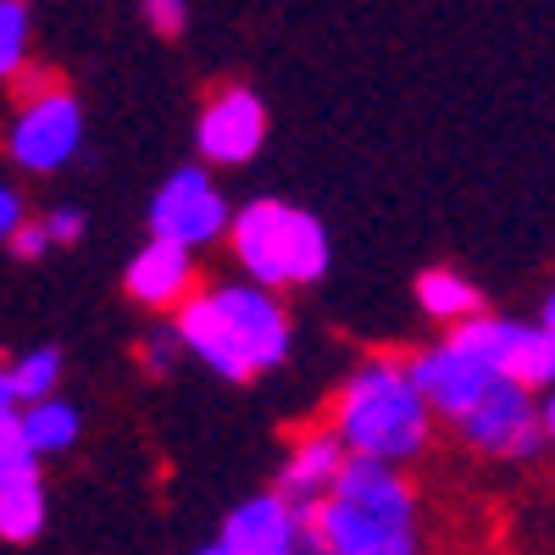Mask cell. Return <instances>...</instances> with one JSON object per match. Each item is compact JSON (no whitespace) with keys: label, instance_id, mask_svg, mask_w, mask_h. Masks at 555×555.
<instances>
[{"label":"cell","instance_id":"obj_20","mask_svg":"<svg viewBox=\"0 0 555 555\" xmlns=\"http://www.w3.org/2000/svg\"><path fill=\"white\" fill-rule=\"evenodd\" d=\"M178 334L172 328H156V334H145V366H151V373H167V366L178 361Z\"/></svg>","mask_w":555,"mask_h":555},{"label":"cell","instance_id":"obj_1","mask_svg":"<svg viewBox=\"0 0 555 555\" xmlns=\"http://www.w3.org/2000/svg\"><path fill=\"white\" fill-rule=\"evenodd\" d=\"M300 550L322 555H416V500L378 461H350L317 505H295Z\"/></svg>","mask_w":555,"mask_h":555},{"label":"cell","instance_id":"obj_25","mask_svg":"<svg viewBox=\"0 0 555 555\" xmlns=\"http://www.w3.org/2000/svg\"><path fill=\"white\" fill-rule=\"evenodd\" d=\"M195 555H228V550H222V544H206V550H195Z\"/></svg>","mask_w":555,"mask_h":555},{"label":"cell","instance_id":"obj_15","mask_svg":"<svg viewBox=\"0 0 555 555\" xmlns=\"http://www.w3.org/2000/svg\"><path fill=\"white\" fill-rule=\"evenodd\" d=\"M39 528H44V489H39V473H23V478H12V483H0V539L28 544Z\"/></svg>","mask_w":555,"mask_h":555},{"label":"cell","instance_id":"obj_8","mask_svg":"<svg viewBox=\"0 0 555 555\" xmlns=\"http://www.w3.org/2000/svg\"><path fill=\"white\" fill-rule=\"evenodd\" d=\"M400 373H405V384L416 389V400H423L428 411H444V416H455V423L500 384L489 366H478L473 356H461L450 345H434L423 356L400 361Z\"/></svg>","mask_w":555,"mask_h":555},{"label":"cell","instance_id":"obj_14","mask_svg":"<svg viewBox=\"0 0 555 555\" xmlns=\"http://www.w3.org/2000/svg\"><path fill=\"white\" fill-rule=\"evenodd\" d=\"M17 428H23V444L34 450V461L39 455H56V450H67L73 439H78V405H67V400H39V405H28L23 416H17Z\"/></svg>","mask_w":555,"mask_h":555},{"label":"cell","instance_id":"obj_24","mask_svg":"<svg viewBox=\"0 0 555 555\" xmlns=\"http://www.w3.org/2000/svg\"><path fill=\"white\" fill-rule=\"evenodd\" d=\"M12 405L17 400H12V384H7V366H0V416H12Z\"/></svg>","mask_w":555,"mask_h":555},{"label":"cell","instance_id":"obj_7","mask_svg":"<svg viewBox=\"0 0 555 555\" xmlns=\"http://www.w3.org/2000/svg\"><path fill=\"white\" fill-rule=\"evenodd\" d=\"M78 139H83V112L67 89H51L17 112L12 122V156L28 172H56L78 156Z\"/></svg>","mask_w":555,"mask_h":555},{"label":"cell","instance_id":"obj_5","mask_svg":"<svg viewBox=\"0 0 555 555\" xmlns=\"http://www.w3.org/2000/svg\"><path fill=\"white\" fill-rule=\"evenodd\" d=\"M555 428V411L550 400L517 389V384H494L467 416H461V439L483 455H533Z\"/></svg>","mask_w":555,"mask_h":555},{"label":"cell","instance_id":"obj_26","mask_svg":"<svg viewBox=\"0 0 555 555\" xmlns=\"http://www.w3.org/2000/svg\"><path fill=\"white\" fill-rule=\"evenodd\" d=\"M295 555H322V550H295Z\"/></svg>","mask_w":555,"mask_h":555},{"label":"cell","instance_id":"obj_22","mask_svg":"<svg viewBox=\"0 0 555 555\" xmlns=\"http://www.w3.org/2000/svg\"><path fill=\"white\" fill-rule=\"evenodd\" d=\"M145 17H151V28H156V34H167V39H172V34L183 28V17H190V12H183L178 0H151Z\"/></svg>","mask_w":555,"mask_h":555},{"label":"cell","instance_id":"obj_12","mask_svg":"<svg viewBox=\"0 0 555 555\" xmlns=\"http://www.w3.org/2000/svg\"><path fill=\"white\" fill-rule=\"evenodd\" d=\"M345 467V450L334 434H311L300 439V450L284 461V478H278V500L284 505H317L322 494H328V483L339 478Z\"/></svg>","mask_w":555,"mask_h":555},{"label":"cell","instance_id":"obj_10","mask_svg":"<svg viewBox=\"0 0 555 555\" xmlns=\"http://www.w3.org/2000/svg\"><path fill=\"white\" fill-rule=\"evenodd\" d=\"M217 544L228 555H295L300 550V517H295V505H284L278 494H256V500L228 512Z\"/></svg>","mask_w":555,"mask_h":555},{"label":"cell","instance_id":"obj_19","mask_svg":"<svg viewBox=\"0 0 555 555\" xmlns=\"http://www.w3.org/2000/svg\"><path fill=\"white\" fill-rule=\"evenodd\" d=\"M39 228H44V240H51V245H78V234H83V211H73V206H56V211L44 217Z\"/></svg>","mask_w":555,"mask_h":555},{"label":"cell","instance_id":"obj_23","mask_svg":"<svg viewBox=\"0 0 555 555\" xmlns=\"http://www.w3.org/2000/svg\"><path fill=\"white\" fill-rule=\"evenodd\" d=\"M17 222H23V201H17V190H7V183H0V240H12Z\"/></svg>","mask_w":555,"mask_h":555},{"label":"cell","instance_id":"obj_16","mask_svg":"<svg viewBox=\"0 0 555 555\" xmlns=\"http://www.w3.org/2000/svg\"><path fill=\"white\" fill-rule=\"evenodd\" d=\"M56 378H62V356H56L51 345H39V350H28V356H23L17 366H7L12 400H23V405H39V400H51Z\"/></svg>","mask_w":555,"mask_h":555},{"label":"cell","instance_id":"obj_2","mask_svg":"<svg viewBox=\"0 0 555 555\" xmlns=\"http://www.w3.org/2000/svg\"><path fill=\"white\" fill-rule=\"evenodd\" d=\"M172 334H178L183 350H195L211 373L234 378V384L267 373V366H278L289 356V317L256 284H222L201 300H183Z\"/></svg>","mask_w":555,"mask_h":555},{"label":"cell","instance_id":"obj_9","mask_svg":"<svg viewBox=\"0 0 555 555\" xmlns=\"http://www.w3.org/2000/svg\"><path fill=\"white\" fill-rule=\"evenodd\" d=\"M195 139H201V156L206 162L240 167V162H250L261 151V139H267V106L250 95V89H240V83L222 89L217 101H206Z\"/></svg>","mask_w":555,"mask_h":555},{"label":"cell","instance_id":"obj_18","mask_svg":"<svg viewBox=\"0 0 555 555\" xmlns=\"http://www.w3.org/2000/svg\"><path fill=\"white\" fill-rule=\"evenodd\" d=\"M34 473V450L23 444V428H17V411L12 416H0V483H12Z\"/></svg>","mask_w":555,"mask_h":555},{"label":"cell","instance_id":"obj_11","mask_svg":"<svg viewBox=\"0 0 555 555\" xmlns=\"http://www.w3.org/2000/svg\"><path fill=\"white\" fill-rule=\"evenodd\" d=\"M122 284H128V295L139 306H178L183 295H190V284H195V256L178 250V245L151 240L145 250L128 261Z\"/></svg>","mask_w":555,"mask_h":555},{"label":"cell","instance_id":"obj_3","mask_svg":"<svg viewBox=\"0 0 555 555\" xmlns=\"http://www.w3.org/2000/svg\"><path fill=\"white\" fill-rule=\"evenodd\" d=\"M328 434L339 439V450L350 461L395 467V461H405L428 444V405L405 384L400 361L378 356V361H361L350 373V384L339 389Z\"/></svg>","mask_w":555,"mask_h":555},{"label":"cell","instance_id":"obj_21","mask_svg":"<svg viewBox=\"0 0 555 555\" xmlns=\"http://www.w3.org/2000/svg\"><path fill=\"white\" fill-rule=\"evenodd\" d=\"M12 250L23 256V261H34V256H44V250H51V240H44V228L39 222H17V234H12Z\"/></svg>","mask_w":555,"mask_h":555},{"label":"cell","instance_id":"obj_4","mask_svg":"<svg viewBox=\"0 0 555 555\" xmlns=\"http://www.w3.org/2000/svg\"><path fill=\"white\" fill-rule=\"evenodd\" d=\"M228 240H234V256L261 295L289 289V284H317L328 272L322 222L284 201H250L240 217H228Z\"/></svg>","mask_w":555,"mask_h":555},{"label":"cell","instance_id":"obj_17","mask_svg":"<svg viewBox=\"0 0 555 555\" xmlns=\"http://www.w3.org/2000/svg\"><path fill=\"white\" fill-rule=\"evenodd\" d=\"M28 51V12L17 0H0V78H12Z\"/></svg>","mask_w":555,"mask_h":555},{"label":"cell","instance_id":"obj_6","mask_svg":"<svg viewBox=\"0 0 555 555\" xmlns=\"http://www.w3.org/2000/svg\"><path fill=\"white\" fill-rule=\"evenodd\" d=\"M217 234H228V201H222V190L201 167L172 172L156 190V201H151V240L178 245V250H195V245H211Z\"/></svg>","mask_w":555,"mask_h":555},{"label":"cell","instance_id":"obj_13","mask_svg":"<svg viewBox=\"0 0 555 555\" xmlns=\"http://www.w3.org/2000/svg\"><path fill=\"white\" fill-rule=\"evenodd\" d=\"M416 300H423L428 317H450V322L483 317V295H478V284H467V278L450 272V267H434V272L416 278Z\"/></svg>","mask_w":555,"mask_h":555}]
</instances>
